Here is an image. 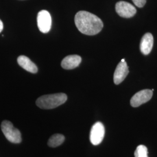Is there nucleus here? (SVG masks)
<instances>
[{
  "mask_svg": "<svg viewBox=\"0 0 157 157\" xmlns=\"http://www.w3.org/2000/svg\"><path fill=\"white\" fill-rule=\"evenodd\" d=\"M129 68L126 62H121L115 71L113 75V81L115 84L121 83L129 73Z\"/></svg>",
  "mask_w": 157,
  "mask_h": 157,
  "instance_id": "obj_8",
  "label": "nucleus"
},
{
  "mask_svg": "<svg viewBox=\"0 0 157 157\" xmlns=\"http://www.w3.org/2000/svg\"><path fill=\"white\" fill-rule=\"evenodd\" d=\"M152 90H141L136 93L130 100V105L133 107H138L150 101L152 97Z\"/></svg>",
  "mask_w": 157,
  "mask_h": 157,
  "instance_id": "obj_6",
  "label": "nucleus"
},
{
  "mask_svg": "<svg viewBox=\"0 0 157 157\" xmlns=\"http://www.w3.org/2000/svg\"><path fill=\"white\" fill-rule=\"evenodd\" d=\"M18 64L25 70L32 73H36L38 69L35 63L32 62L28 57L25 56H21L17 59Z\"/></svg>",
  "mask_w": 157,
  "mask_h": 157,
  "instance_id": "obj_11",
  "label": "nucleus"
},
{
  "mask_svg": "<svg viewBox=\"0 0 157 157\" xmlns=\"http://www.w3.org/2000/svg\"><path fill=\"white\" fill-rule=\"evenodd\" d=\"M125 61V60H124V59H122V60H121V62H124Z\"/></svg>",
  "mask_w": 157,
  "mask_h": 157,
  "instance_id": "obj_16",
  "label": "nucleus"
},
{
  "mask_svg": "<svg viewBox=\"0 0 157 157\" xmlns=\"http://www.w3.org/2000/svg\"><path fill=\"white\" fill-rule=\"evenodd\" d=\"M1 128L2 133L8 140L13 143H20L22 141L20 131L15 128L11 122L8 121H3Z\"/></svg>",
  "mask_w": 157,
  "mask_h": 157,
  "instance_id": "obj_3",
  "label": "nucleus"
},
{
  "mask_svg": "<svg viewBox=\"0 0 157 157\" xmlns=\"http://www.w3.org/2000/svg\"><path fill=\"white\" fill-rule=\"evenodd\" d=\"M154 44V38L151 34L147 33L145 34L141 40V52L144 55H148L151 51Z\"/></svg>",
  "mask_w": 157,
  "mask_h": 157,
  "instance_id": "obj_10",
  "label": "nucleus"
},
{
  "mask_svg": "<svg viewBox=\"0 0 157 157\" xmlns=\"http://www.w3.org/2000/svg\"><path fill=\"white\" fill-rule=\"evenodd\" d=\"M132 1L134 2L135 6L139 8L144 6L146 3V0H132Z\"/></svg>",
  "mask_w": 157,
  "mask_h": 157,
  "instance_id": "obj_14",
  "label": "nucleus"
},
{
  "mask_svg": "<svg viewBox=\"0 0 157 157\" xmlns=\"http://www.w3.org/2000/svg\"><path fill=\"white\" fill-rule=\"evenodd\" d=\"M65 140V136L61 134L53 135L48 141V146L55 148L61 145Z\"/></svg>",
  "mask_w": 157,
  "mask_h": 157,
  "instance_id": "obj_12",
  "label": "nucleus"
},
{
  "mask_svg": "<svg viewBox=\"0 0 157 157\" xmlns=\"http://www.w3.org/2000/svg\"><path fill=\"white\" fill-rule=\"evenodd\" d=\"M82 61L78 55H71L65 57L61 62V67L65 69L71 70L78 67Z\"/></svg>",
  "mask_w": 157,
  "mask_h": 157,
  "instance_id": "obj_9",
  "label": "nucleus"
},
{
  "mask_svg": "<svg viewBox=\"0 0 157 157\" xmlns=\"http://www.w3.org/2000/svg\"><path fill=\"white\" fill-rule=\"evenodd\" d=\"M4 28V25H3V23L2 22V21L0 19V33H1V32L2 31Z\"/></svg>",
  "mask_w": 157,
  "mask_h": 157,
  "instance_id": "obj_15",
  "label": "nucleus"
},
{
  "mask_svg": "<svg viewBox=\"0 0 157 157\" xmlns=\"http://www.w3.org/2000/svg\"><path fill=\"white\" fill-rule=\"evenodd\" d=\"M67 95L62 93L47 94L40 97L36 103L37 106L41 109H50L61 105L67 101Z\"/></svg>",
  "mask_w": 157,
  "mask_h": 157,
  "instance_id": "obj_2",
  "label": "nucleus"
},
{
  "mask_svg": "<svg viewBox=\"0 0 157 157\" xmlns=\"http://www.w3.org/2000/svg\"><path fill=\"white\" fill-rule=\"evenodd\" d=\"M105 135V128L100 122H97L93 124L90 131V140L91 143L97 146L103 140Z\"/></svg>",
  "mask_w": 157,
  "mask_h": 157,
  "instance_id": "obj_5",
  "label": "nucleus"
},
{
  "mask_svg": "<svg viewBox=\"0 0 157 157\" xmlns=\"http://www.w3.org/2000/svg\"><path fill=\"white\" fill-rule=\"evenodd\" d=\"M37 25L40 31L43 33L49 32L51 28L52 19L50 13L46 10H42L38 13Z\"/></svg>",
  "mask_w": 157,
  "mask_h": 157,
  "instance_id": "obj_4",
  "label": "nucleus"
},
{
  "mask_svg": "<svg viewBox=\"0 0 157 157\" xmlns=\"http://www.w3.org/2000/svg\"><path fill=\"white\" fill-rule=\"evenodd\" d=\"M75 22L82 33L88 36L99 33L103 28V23L100 18L85 11H80L76 14Z\"/></svg>",
  "mask_w": 157,
  "mask_h": 157,
  "instance_id": "obj_1",
  "label": "nucleus"
},
{
  "mask_svg": "<svg viewBox=\"0 0 157 157\" xmlns=\"http://www.w3.org/2000/svg\"><path fill=\"white\" fill-rule=\"evenodd\" d=\"M115 10L120 17L129 18L133 17L136 13V9L131 4L125 1H119L116 6Z\"/></svg>",
  "mask_w": 157,
  "mask_h": 157,
  "instance_id": "obj_7",
  "label": "nucleus"
},
{
  "mask_svg": "<svg viewBox=\"0 0 157 157\" xmlns=\"http://www.w3.org/2000/svg\"><path fill=\"white\" fill-rule=\"evenodd\" d=\"M135 157H148V150L146 146H138L135 152Z\"/></svg>",
  "mask_w": 157,
  "mask_h": 157,
  "instance_id": "obj_13",
  "label": "nucleus"
}]
</instances>
